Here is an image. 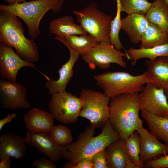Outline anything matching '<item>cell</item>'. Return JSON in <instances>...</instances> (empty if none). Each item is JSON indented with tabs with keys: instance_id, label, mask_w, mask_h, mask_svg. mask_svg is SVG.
I'll use <instances>...</instances> for the list:
<instances>
[{
	"instance_id": "obj_20",
	"label": "cell",
	"mask_w": 168,
	"mask_h": 168,
	"mask_svg": "<svg viewBox=\"0 0 168 168\" xmlns=\"http://www.w3.org/2000/svg\"><path fill=\"white\" fill-rule=\"evenodd\" d=\"M107 168H137L128 159L126 152L124 141L120 138L105 148Z\"/></svg>"
},
{
	"instance_id": "obj_30",
	"label": "cell",
	"mask_w": 168,
	"mask_h": 168,
	"mask_svg": "<svg viewBox=\"0 0 168 168\" xmlns=\"http://www.w3.org/2000/svg\"><path fill=\"white\" fill-rule=\"evenodd\" d=\"M49 133L55 142L61 146L63 147L72 142L73 139L71 132L66 126H54Z\"/></svg>"
},
{
	"instance_id": "obj_29",
	"label": "cell",
	"mask_w": 168,
	"mask_h": 168,
	"mask_svg": "<svg viewBox=\"0 0 168 168\" xmlns=\"http://www.w3.org/2000/svg\"><path fill=\"white\" fill-rule=\"evenodd\" d=\"M117 12L115 17L112 21L110 33V40L111 44L116 49L120 50L124 49L119 38V34L121 29V12H122L120 0H116Z\"/></svg>"
},
{
	"instance_id": "obj_16",
	"label": "cell",
	"mask_w": 168,
	"mask_h": 168,
	"mask_svg": "<svg viewBox=\"0 0 168 168\" xmlns=\"http://www.w3.org/2000/svg\"><path fill=\"white\" fill-rule=\"evenodd\" d=\"M65 45L69 51L70 58L68 61L58 71L59 75L58 79L55 80L43 74L47 80L45 87L51 95L65 91L67 85L73 75V67L79 57L78 54L68 45Z\"/></svg>"
},
{
	"instance_id": "obj_37",
	"label": "cell",
	"mask_w": 168,
	"mask_h": 168,
	"mask_svg": "<svg viewBox=\"0 0 168 168\" xmlns=\"http://www.w3.org/2000/svg\"><path fill=\"white\" fill-rule=\"evenodd\" d=\"M27 0H5L6 2L8 3L9 4H12L16 3H21Z\"/></svg>"
},
{
	"instance_id": "obj_28",
	"label": "cell",
	"mask_w": 168,
	"mask_h": 168,
	"mask_svg": "<svg viewBox=\"0 0 168 168\" xmlns=\"http://www.w3.org/2000/svg\"><path fill=\"white\" fill-rule=\"evenodd\" d=\"M122 12L128 15L136 13L145 15L152 3L148 0H120Z\"/></svg>"
},
{
	"instance_id": "obj_23",
	"label": "cell",
	"mask_w": 168,
	"mask_h": 168,
	"mask_svg": "<svg viewBox=\"0 0 168 168\" xmlns=\"http://www.w3.org/2000/svg\"><path fill=\"white\" fill-rule=\"evenodd\" d=\"M141 114L150 132L168 146V115L158 116L144 110H141Z\"/></svg>"
},
{
	"instance_id": "obj_6",
	"label": "cell",
	"mask_w": 168,
	"mask_h": 168,
	"mask_svg": "<svg viewBox=\"0 0 168 168\" xmlns=\"http://www.w3.org/2000/svg\"><path fill=\"white\" fill-rule=\"evenodd\" d=\"M78 22L87 34L98 43H110V33L112 17L98 9L93 2L80 11H73Z\"/></svg>"
},
{
	"instance_id": "obj_22",
	"label": "cell",
	"mask_w": 168,
	"mask_h": 168,
	"mask_svg": "<svg viewBox=\"0 0 168 168\" xmlns=\"http://www.w3.org/2000/svg\"><path fill=\"white\" fill-rule=\"evenodd\" d=\"M64 45H68L81 56L88 53L99 43L92 37L88 35H73L65 37L55 36Z\"/></svg>"
},
{
	"instance_id": "obj_24",
	"label": "cell",
	"mask_w": 168,
	"mask_h": 168,
	"mask_svg": "<svg viewBox=\"0 0 168 168\" xmlns=\"http://www.w3.org/2000/svg\"><path fill=\"white\" fill-rule=\"evenodd\" d=\"M140 48L148 49L168 43V34L157 25L149 22L141 39Z\"/></svg>"
},
{
	"instance_id": "obj_27",
	"label": "cell",
	"mask_w": 168,
	"mask_h": 168,
	"mask_svg": "<svg viewBox=\"0 0 168 168\" xmlns=\"http://www.w3.org/2000/svg\"><path fill=\"white\" fill-rule=\"evenodd\" d=\"M124 146L129 160L137 168L144 167V164L140 160V138L137 131L132 132L128 138L124 141Z\"/></svg>"
},
{
	"instance_id": "obj_9",
	"label": "cell",
	"mask_w": 168,
	"mask_h": 168,
	"mask_svg": "<svg viewBox=\"0 0 168 168\" xmlns=\"http://www.w3.org/2000/svg\"><path fill=\"white\" fill-rule=\"evenodd\" d=\"M81 57L92 69L97 67L106 69L110 67L111 63L125 68L127 64L123 57L130 60L129 56L126 53L116 49L111 43L105 42H99L88 53Z\"/></svg>"
},
{
	"instance_id": "obj_19",
	"label": "cell",
	"mask_w": 168,
	"mask_h": 168,
	"mask_svg": "<svg viewBox=\"0 0 168 168\" xmlns=\"http://www.w3.org/2000/svg\"><path fill=\"white\" fill-rule=\"evenodd\" d=\"M148 23L145 15L132 13L121 19V29L127 34L131 42L137 44Z\"/></svg>"
},
{
	"instance_id": "obj_32",
	"label": "cell",
	"mask_w": 168,
	"mask_h": 168,
	"mask_svg": "<svg viewBox=\"0 0 168 168\" xmlns=\"http://www.w3.org/2000/svg\"><path fill=\"white\" fill-rule=\"evenodd\" d=\"M144 167L148 168H168V154L144 163Z\"/></svg>"
},
{
	"instance_id": "obj_4",
	"label": "cell",
	"mask_w": 168,
	"mask_h": 168,
	"mask_svg": "<svg viewBox=\"0 0 168 168\" xmlns=\"http://www.w3.org/2000/svg\"><path fill=\"white\" fill-rule=\"evenodd\" d=\"M63 2L62 0H32L8 5L2 4L0 10L21 19L27 26L29 37L34 40L40 33L39 24L44 14L49 10L54 12H59Z\"/></svg>"
},
{
	"instance_id": "obj_11",
	"label": "cell",
	"mask_w": 168,
	"mask_h": 168,
	"mask_svg": "<svg viewBox=\"0 0 168 168\" xmlns=\"http://www.w3.org/2000/svg\"><path fill=\"white\" fill-rule=\"evenodd\" d=\"M0 102L2 107L12 110L28 109L30 105L27 100L25 87L16 81L0 79Z\"/></svg>"
},
{
	"instance_id": "obj_3",
	"label": "cell",
	"mask_w": 168,
	"mask_h": 168,
	"mask_svg": "<svg viewBox=\"0 0 168 168\" xmlns=\"http://www.w3.org/2000/svg\"><path fill=\"white\" fill-rule=\"evenodd\" d=\"M18 18L10 13L1 11L0 43L13 47L22 59L33 63L39 60L37 47L33 40L25 37V30Z\"/></svg>"
},
{
	"instance_id": "obj_10",
	"label": "cell",
	"mask_w": 168,
	"mask_h": 168,
	"mask_svg": "<svg viewBox=\"0 0 168 168\" xmlns=\"http://www.w3.org/2000/svg\"><path fill=\"white\" fill-rule=\"evenodd\" d=\"M138 98L140 110H145L160 116L168 115L167 97L163 88L147 83L138 94Z\"/></svg>"
},
{
	"instance_id": "obj_21",
	"label": "cell",
	"mask_w": 168,
	"mask_h": 168,
	"mask_svg": "<svg viewBox=\"0 0 168 168\" xmlns=\"http://www.w3.org/2000/svg\"><path fill=\"white\" fill-rule=\"evenodd\" d=\"M70 16H65L52 20L49 23V32L55 36L65 37L73 35H84L87 33L80 25L74 23Z\"/></svg>"
},
{
	"instance_id": "obj_31",
	"label": "cell",
	"mask_w": 168,
	"mask_h": 168,
	"mask_svg": "<svg viewBox=\"0 0 168 168\" xmlns=\"http://www.w3.org/2000/svg\"><path fill=\"white\" fill-rule=\"evenodd\" d=\"M93 168H107V160L105 149L100 151L91 157Z\"/></svg>"
},
{
	"instance_id": "obj_39",
	"label": "cell",
	"mask_w": 168,
	"mask_h": 168,
	"mask_svg": "<svg viewBox=\"0 0 168 168\" xmlns=\"http://www.w3.org/2000/svg\"><path fill=\"white\" fill-rule=\"evenodd\" d=\"M62 0V1H64V0Z\"/></svg>"
},
{
	"instance_id": "obj_14",
	"label": "cell",
	"mask_w": 168,
	"mask_h": 168,
	"mask_svg": "<svg viewBox=\"0 0 168 168\" xmlns=\"http://www.w3.org/2000/svg\"><path fill=\"white\" fill-rule=\"evenodd\" d=\"M140 138V158L143 163L168 154V146L159 140L142 126L136 130Z\"/></svg>"
},
{
	"instance_id": "obj_18",
	"label": "cell",
	"mask_w": 168,
	"mask_h": 168,
	"mask_svg": "<svg viewBox=\"0 0 168 168\" xmlns=\"http://www.w3.org/2000/svg\"><path fill=\"white\" fill-rule=\"evenodd\" d=\"M24 139L17 134L7 133L0 136V159L7 155L16 159L25 156L26 148Z\"/></svg>"
},
{
	"instance_id": "obj_1",
	"label": "cell",
	"mask_w": 168,
	"mask_h": 168,
	"mask_svg": "<svg viewBox=\"0 0 168 168\" xmlns=\"http://www.w3.org/2000/svg\"><path fill=\"white\" fill-rule=\"evenodd\" d=\"M100 133L94 136L96 128L91 124L78 135L75 142L63 147V158L70 164L74 165L88 158L109 145L120 138L109 120Z\"/></svg>"
},
{
	"instance_id": "obj_2",
	"label": "cell",
	"mask_w": 168,
	"mask_h": 168,
	"mask_svg": "<svg viewBox=\"0 0 168 168\" xmlns=\"http://www.w3.org/2000/svg\"><path fill=\"white\" fill-rule=\"evenodd\" d=\"M109 120L121 139L126 140L133 132L142 126L139 115L138 93H125L110 98Z\"/></svg>"
},
{
	"instance_id": "obj_36",
	"label": "cell",
	"mask_w": 168,
	"mask_h": 168,
	"mask_svg": "<svg viewBox=\"0 0 168 168\" xmlns=\"http://www.w3.org/2000/svg\"><path fill=\"white\" fill-rule=\"evenodd\" d=\"M11 157L7 155L0 159V168H9L11 165Z\"/></svg>"
},
{
	"instance_id": "obj_15",
	"label": "cell",
	"mask_w": 168,
	"mask_h": 168,
	"mask_svg": "<svg viewBox=\"0 0 168 168\" xmlns=\"http://www.w3.org/2000/svg\"><path fill=\"white\" fill-rule=\"evenodd\" d=\"M146 63L147 83L163 88L168 97V57L161 56L153 60H146Z\"/></svg>"
},
{
	"instance_id": "obj_8",
	"label": "cell",
	"mask_w": 168,
	"mask_h": 168,
	"mask_svg": "<svg viewBox=\"0 0 168 168\" xmlns=\"http://www.w3.org/2000/svg\"><path fill=\"white\" fill-rule=\"evenodd\" d=\"M82 105L80 97L65 91L51 95L49 109L56 120L63 124H71L77 120Z\"/></svg>"
},
{
	"instance_id": "obj_38",
	"label": "cell",
	"mask_w": 168,
	"mask_h": 168,
	"mask_svg": "<svg viewBox=\"0 0 168 168\" xmlns=\"http://www.w3.org/2000/svg\"><path fill=\"white\" fill-rule=\"evenodd\" d=\"M165 2L168 5V0H164Z\"/></svg>"
},
{
	"instance_id": "obj_34",
	"label": "cell",
	"mask_w": 168,
	"mask_h": 168,
	"mask_svg": "<svg viewBox=\"0 0 168 168\" xmlns=\"http://www.w3.org/2000/svg\"><path fill=\"white\" fill-rule=\"evenodd\" d=\"M63 168H93L91 157L84 159L75 165H72L68 162L63 167Z\"/></svg>"
},
{
	"instance_id": "obj_5",
	"label": "cell",
	"mask_w": 168,
	"mask_h": 168,
	"mask_svg": "<svg viewBox=\"0 0 168 168\" xmlns=\"http://www.w3.org/2000/svg\"><path fill=\"white\" fill-rule=\"evenodd\" d=\"M103 93L110 98L128 93L140 92L147 83L145 72L133 76L124 71H106L94 76Z\"/></svg>"
},
{
	"instance_id": "obj_25",
	"label": "cell",
	"mask_w": 168,
	"mask_h": 168,
	"mask_svg": "<svg viewBox=\"0 0 168 168\" xmlns=\"http://www.w3.org/2000/svg\"><path fill=\"white\" fill-rule=\"evenodd\" d=\"M145 15L149 22L157 25L168 34V5L164 0H155Z\"/></svg>"
},
{
	"instance_id": "obj_26",
	"label": "cell",
	"mask_w": 168,
	"mask_h": 168,
	"mask_svg": "<svg viewBox=\"0 0 168 168\" xmlns=\"http://www.w3.org/2000/svg\"><path fill=\"white\" fill-rule=\"evenodd\" d=\"M127 52L132 61L131 65L134 66L138 60L143 58L153 60L160 57H168V43L148 49L130 48Z\"/></svg>"
},
{
	"instance_id": "obj_13",
	"label": "cell",
	"mask_w": 168,
	"mask_h": 168,
	"mask_svg": "<svg viewBox=\"0 0 168 168\" xmlns=\"http://www.w3.org/2000/svg\"><path fill=\"white\" fill-rule=\"evenodd\" d=\"M35 68L34 64L27 62L15 52L13 47L0 43V73L1 79L16 81L17 73L22 68Z\"/></svg>"
},
{
	"instance_id": "obj_12",
	"label": "cell",
	"mask_w": 168,
	"mask_h": 168,
	"mask_svg": "<svg viewBox=\"0 0 168 168\" xmlns=\"http://www.w3.org/2000/svg\"><path fill=\"white\" fill-rule=\"evenodd\" d=\"M23 139L26 144L35 147L54 162L58 161L63 157L62 147L55 142L49 132L28 131Z\"/></svg>"
},
{
	"instance_id": "obj_7",
	"label": "cell",
	"mask_w": 168,
	"mask_h": 168,
	"mask_svg": "<svg viewBox=\"0 0 168 168\" xmlns=\"http://www.w3.org/2000/svg\"><path fill=\"white\" fill-rule=\"evenodd\" d=\"M80 97L82 105L79 116L95 128H103L109 120L110 98L102 92L85 89L80 92Z\"/></svg>"
},
{
	"instance_id": "obj_33",
	"label": "cell",
	"mask_w": 168,
	"mask_h": 168,
	"mask_svg": "<svg viewBox=\"0 0 168 168\" xmlns=\"http://www.w3.org/2000/svg\"><path fill=\"white\" fill-rule=\"evenodd\" d=\"M54 162L49 159L41 158L36 160L33 165L37 168H56Z\"/></svg>"
},
{
	"instance_id": "obj_35",
	"label": "cell",
	"mask_w": 168,
	"mask_h": 168,
	"mask_svg": "<svg viewBox=\"0 0 168 168\" xmlns=\"http://www.w3.org/2000/svg\"><path fill=\"white\" fill-rule=\"evenodd\" d=\"M16 117V113H12L9 114L4 118L0 119V130L2 129L3 126L6 124L11 122L12 120Z\"/></svg>"
},
{
	"instance_id": "obj_17",
	"label": "cell",
	"mask_w": 168,
	"mask_h": 168,
	"mask_svg": "<svg viewBox=\"0 0 168 168\" xmlns=\"http://www.w3.org/2000/svg\"><path fill=\"white\" fill-rule=\"evenodd\" d=\"M54 119L50 112L35 108L23 116L26 128L28 131L35 132H49L54 126Z\"/></svg>"
}]
</instances>
